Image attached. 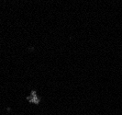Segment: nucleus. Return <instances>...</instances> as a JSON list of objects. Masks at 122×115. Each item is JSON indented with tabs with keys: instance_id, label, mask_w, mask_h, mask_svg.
Returning <instances> with one entry per match:
<instances>
[{
	"instance_id": "f257e3e1",
	"label": "nucleus",
	"mask_w": 122,
	"mask_h": 115,
	"mask_svg": "<svg viewBox=\"0 0 122 115\" xmlns=\"http://www.w3.org/2000/svg\"><path fill=\"white\" fill-rule=\"evenodd\" d=\"M27 99L29 100V102L33 103V104H39L40 103V99L38 98L36 92H34V91L31 93L30 96H29V97L27 98Z\"/></svg>"
}]
</instances>
